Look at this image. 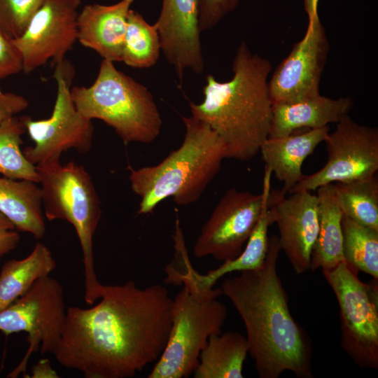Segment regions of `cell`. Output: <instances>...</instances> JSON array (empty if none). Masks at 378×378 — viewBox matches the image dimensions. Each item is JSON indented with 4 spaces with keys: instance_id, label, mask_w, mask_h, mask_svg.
<instances>
[{
    "instance_id": "obj_1",
    "label": "cell",
    "mask_w": 378,
    "mask_h": 378,
    "mask_svg": "<svg viewBox=\"0 0 378 378\" xmlns=\"http://www.w3.org/2000/svg\"><path fill=\"white\" fill-rule=\"evenodd\" d=\"M173 299L160 284L104 285L100 302L66 309L53 353L86 378H128L156 362L172 326Z\"/></svg>"
},
{
    "instance_id": "obj_14",
    "label": "cell",
    "mask_w": 378,
    "mask_h": 378,
    "mask_svg": "<svg viewBox=\"0 0 378 378\" xmlns=\"http://www.w3.org/2000/svg\"><path fill=\"white\" fill-rule=\"evenodd\" d=\"M329 50L326 31L318 15L308 22L302 39L294 44L269 80L272 104L293 103L319 95Z\"/></svg>"
},
{
    "instance_id": "obj_31",
    "label": "cell",
    "mask_w": 378,
    "mask_h": 378,
    "mask_svg": "<svg viewBox=\"0 0 378 378\" xmlns=\"http://www.w3.org/2000/svg\"><path fill=\"white\" fill-rule=\"evenodd\" d=\"M23 69L22 55L10 38L0 29V80Z\"/></svg>"
},
{
    "instance_id": "obj_35",
    "label": "cell",
    "mask_w": 378,
    "mask_h": 378,
    "mask_svg": "<svg viewBox=\"0 0 378 378\" xmlns=\"http://www.w3.org/2000/svg\"><path fill=\"white\" fill-rule=\"evenodd\" d=\"M319 0H304V10L310 21L318 16V5Z\"/></svg>"
},
{
    "instance_id": "obj_16",
    "label": "cell",
    "mask_w": 378,
    "mask_h": 378,
    "mask_svg": "<svg viewBox=\"0 0 378 378\" xmlns=\"http://www.w3.org/2000/svg\"><path fill=\"white\" fill-rule=\"evenodd\" d=\"M272 172L265 168L262 192L264 202L258 223L246 241V246L236 258L223 261L217 268L200 274L192 267L186 248L177 253L173 265L165 268V284L183 285L190 290L204 293L211 290L217 281L226 274L251 270L265 261L269 244L268 230L271 223L268 216V199Z\"/></svg>"
},
{
    "instance_id": "obj_3",
    "label": "cell",
    "mask_w": 378,
    "mask_h": 378,
    "mask_svg": "<svg viewBox=\"0 0 378 378\" xmlns=\"http://www.w3.org/2000/svg\"><path fill=\"white\" fill-rule=\"evenodd\" d=\"M271 62L252 53L241 41L232 63L233 75L220 82L209 74L203 101L190 103L192 115L204 121L226 146V158L248 161L268 138L272 116L269 92Z\"/></svg>"
},
{
    "instance_id": "obj_13",
    "label": "cell",
    "mask_w": 378,
    "mask_h": 378,
    "mask_svg": "<svg viewBox=\"0 0 378 378\" xmlns=\"http://www.w3.org/2000/svg\"><path fill=\"white\" fill-rule=\"evenodd\" d=\"M80 0H44L23 34L13 39L22 57V71L29 74L48 61L65 59L77 41Z\"/></svg>"
},
{
    "instance_id": "obj_23",
    "label": "cell",
    "mask_w": 378,
    "mask_h": 378,
    "mask_svg": "<svg viewBox=\"0 0 378 378\" xmlns=\"http://www.w3.org/2000/svg\"><path fill=\"white\" fill-rule=\"evenodd\" d=\"M248 354L246 336L230 331L211 335L200 353L195 378H242Z\"/></svg>"
},
{
    "instance_id": "obj_30",
    "label": "cell",
    "mask_w": 378,
    "mask_h": 378,
    "mask_svg": "<svg viewBox=\"0 0 378 378\" xmlns=\"http://www.w3.org/2000/svg\"><path fill=\"white\" fill-rule=\"evenodd\" d=\"M240 0H199L198 23L200 31L215 27L229 13L234 10Z\"/></svg>"
},
{
    "instance_id": "obj_24",
    "label": "cell",
    "mask_w": 378,
    "mask_h": 378,
    "mask_svg": "<svg viewBox=\"0 0 378 378\" xmlns=\"http://www.w3.org/2000/svg\"><path fill=\"white\" fill-rule=\"evenodd\" d=\"M56 266L50 249L40 242L26 258L6 262L0 272V311L24 295L38 279L48 276Z\"/></svg>"
},
{
    "instance_id": "obj_7",
    "label": "cell",
    "mask_w": 378,
    "mask_h": 378,
    "mask_svg": "<svg viewBox=\"0 0 378 378\" xmlns=\"http://www.w3.org/2000/svg\"><path fill=\"white\" fill-rule=\"evenodd\" d=\"M173 299L172 326L165 348L148 378H182L197 368L209 338L222 332L227 312L218 300L220 288L197 293L182 285Z\"/></svg>"
},
{
    "instance_id": "obj_33",
    "label": "cell",
    "mask_w": 378,
    "mask_h": 378,
    "mask_svg": "<svg viewBox=\"0 0 378 378\" xmlns=\"http://www.w3.org/2000/svg\"><path fill=\"white\" fill-rule=\"evenodd\" d=\"M20 236L14 225L0 212V256L14 250Z\"/></svg>"
},
{
    "instance_id": "obj_19",
    "label": "cell",
    "mask_w": 378,
    "mask_h": 378,
    "mask_svg": "<svg viewBox=\"0 0 378 378\" xmlns=\"http://www.w3.org/2000/svg\"><path fill=\"white\" fill-rule=\"evenodd\" d=\"M329 127L311 129L307 132L294 133L281 137H268L261 145V153L265 167L283 182L281 191L289 192L302 178V164L316 148L325 141Z\"/></svg>"
},
{
    "instance_id": "obj_10",
    "label": "cell",
    "mask_w": 378,
    "mask_h": 378,
    "mask_svg": "<svg viewBox=\"0 0 378 378\" xmlns=\"http://www.w3.org/2000/svg\"><path fill=\"white\" fill-rule=\"evenodd\" d=\"M66 309L60 283L49 276L38 279L31 288L0 311V331L6 335L26 332L29 348L8 377L25 372L29 358L40 348L42 355L53 354L60 339Z\"/></svg>"
},
{
    "instance_id": "obj_11",
    "label": "cell",
    "mask_w": 378,
    "mask_h": 378,
    "mask_svg": "<svg viewBox=\"0 0 378 378\" xmlns=\"http://www.w3.org/2000/svg\"><path fill=\"white\" fill-rule=\"evenodd\" d=\"M325 142L326 164L318 172L304 175L289 193L335 183H348L372 177L378 170V129L360 125L348 115L336 123Z\"/></svg>"
},
{
    "instance_id": "obj_15",
    "label": "cell",
    "mask_w": 378,
    "mask_h": 378,
    "mask_svg": "<svg viewBox=\"0 0 378 378\" xmlns=\"http://www.w3.org/2000/svg\"><path fill=\"white\" fill-rule=\"evenodd\" d=\"M281 190H270L268 216L276 223L281 251L295 274L310 270L312 252L316 242L319 218L316 194L302 190L286 196Z\"/></svg>"
},
{
    "instance_id": "obj_28",
    "label": "cell",
    "mask_w": 378,
    "mask_h": 378,
    "mask_svg": "<svg viewBox=\"0 0 378 378\" xmlns=\"http://www.w3.org/2000/svg\"><path fill=\"white\" fill-rule=\"evenodd\" d=\"M25 132L24 115H15L0 123V174L11 179L38 183L36 166L26 159L20 148Z\"/></svg>"
},
{
    "instance_id": "obj_25",
    "label": "cell",
    "mask_w": 378,
    "mask_h": 378,
    "mask_svg": "<svg viewBox=\"0 0 378 378\" xmlns=\"http://www.w3.org/2000/svg\"><path fill=\"white\" fill-rule=\"evenodd\" d=\"M333 187L336 200L343 216L378 230L377 175L348 183H335Z\"/></svg>"
},
{
    "instance_id": "obj_8",
    "label": "cell",
    "mask_w": 378,
    "mask_h": 378,
    "mask_svg": "<svg viewBox=\"0 0 378 378\" xmlns=\"http://www.w3.org/2000/svg\"><path fill=\"white\" fill-rule=\"evenodd\" d=\"M340 310L341 346L362 368H378L377 280L365 284L345 261L322 270Z\"/></svg>"
},
{
    "instance_id": "obj_17",
    "label": "cell",
    "mask_w": 378,
    "mask_h": 378,
    "mask_svg": "<svg viewBox=\"0 0 378 378\" xmlns=\"http://www.w3.org/2000/svg\"><path fill=\"white\" fill-rule=\"evenodd\" d=\"M198 7L199 0H162L155 23L161 50L181 82L186 70L197 74L204 71Z\"/></svg>"
},
{
    "instance_id": "obj_21",
    "label": "cell",
    "mask_w": 378,
    "mask_h": 378,
    "mask_svg": "<svg viewBox=\"0 0 378 378\" xmlns=\"http://www.w3.org/2000/svg\"><path fill=\"white\" fill-rule=\"evenodd\" d=\"M36 182L0 178V212L20 232L41 239L46 232L41 189Z\"/></svg>"
},
{
    "instance_id": "obj_27",
    "label": "cell",
    "mask_w": 378,
    "mask_h": 378,
    "mask_svg": "<svg viewBox=\"0 0 378 378\" xmlns=\"http://www.w3.org/2000/svg\"><path fill=\"white\" fill-rule=\"evenodd\" d=\"M344 261L378 279V230L345 216L342 219Z\"/></svg>"
},
{
    "instance_id": "obj_34",
    "label": "cell",
    "mask_w": 378,
    "mask_h": 378,
    "mask_svg": "<svg viewBox=\"0 0 378 378\" xmlns=\"http://www.w3.org/2000/svg\"><path fill=\"white\" fill-rule=\"evenodd\" d=\"M31 377L44 378V377H59L57 372L52 368L50 363L48 359H41L34 366L32 369Z\"/></svg>"
},
{
    "instance_id": "obj_5",
    "label": "cell",
    "mask_w": 378,
    "mask_h": 378,
    "mask_svg": "<svg viewBox=\"0 0 378 378\" xmlns=\"http://www.w3.org/2000/svg\"><path fill=\"white\" fill-rule=\"evenodd\" d=\"M113 63L103 59L91 85L71 88L75 106L85 118L101 120L112 127L125 144H150L162 124L153 95Z\"/></svg>"
},
{
    "instance_id": "obj_6",
    "label": "cell",
    "mask_w": 378,
    "mask_h": 378,
    "mask_svg": "<svg viewBox=\"0 0 378 378\" xmlns=\"http://www.w3.org/2000/svg\"><path fill=\"white\" fill-rule=\"evenodd\" d=\"M46 217L49 220H64L71 223L78 237L83 252L85 301L94 304L100 299L104 285L94 271L93 237L102 210L92 178L83 166L60 160L35 165Z\"/></svg>"
},
{
    "instance_id": "obj_36",
    "label": "cell",
    "mask_w": 378,
    "mask_h": 378,
    "mask_svg": "<svg viewBox=\"0 0 378 378\" xmlns=\"http://www.w3.org/2000/svg\"><path fill=\"white\" fill-rule=\"evenodd\" d=\"M0 258H1V256H0Z\"/></svg>"
},
{
    "instance_id": "obj_22",
    "label": "cell",
    "mask_w": 378,
    "mask_h": 378,
    "mask_svg": "<svg viewBox=\"0 0 378 378\" xmlns=\"http://www.w3.org/2000/svg\"><path fill=\"white\" fill-rule=\"evenodd\" d=\"M319 229L310 262V270H327L344 261L342 247L343 214L336 200L333 183L316 189Z\"/></svg>"
},
{
    "instance_id": "obj_29",
    "label": "cell",
    "mask_w": 378,
    "mask_h": 378,
    "mask_svg": "<svg viewBox=\"0 0 378 378\" xmlns=\"http://www.w3.org/2000/svg\"><path fill=\"white\" fill-rule=\"evenodd\" d=\"M44 0H0V29L10 38L20 37Z\"/></svg>"
},
{
    "instance_id": "obj_32",
    "label": "cell",
    "mask_w": 378,
    "mask_h": 378,
    "mask_svg": "<svg viewBox=\"0 0 378 378\" xmlns=\"http://www.w3.org/2000/svg\"><path fill=\"white\" fill-rule=\"evenodd\" d=\"M29 106L27 99L13 92H3L0 88V123L15 116Z\"/></svg>"
},
{
    "instance_id": "obj_9",
    "label": "cell",
    "mask_w": 378,
    "mask_h": 378,
    "mask_svg": "<svg viewBox=\"0 0 378 378\" xmlns=\"http://www.w3.org/2000/svg\"><path fill=\"white\" fill-rule=\"evenodd\" d=\"M55 65L53 78L57 83V96L51 115L37 120L24 115L26 132L35 145L27 147L22 152L34 165L60 160L62 152L69 148L85 153L92 146V120L80 113L71 94L74 68L66 59Z\"/></svg>"
},
{
    "instance_id": "obj_20",
    "label": "cell",
    "mask_w": 378,
    "mask_h": 378,
    "mask_svg": "<svg viewBox=\"0 0 378 378\" xmlns=\"http://www.w3.org/2000/svg\"><path fill=\"white\" fill-rule=\"evenodd\" d=\"M353 106L349 97L332 99L321 94L302 101L272 105L269 136H285L302 128L316 129L337 123Z\"/></svg>"
},
{
    "instance_id": "obj_12",
    "label": "cell",
    "mask_w": 378,
    "mask_h": 378,
    "mask_svg": "<svg viewBox=\"0 0 378 378\" xmlns=\"http://www.w3.org/2000/svg\"><path fill=\"white\" fill-rule=\"evenodd\" d=\"M264 195L228 190L202 227L192 248L197 258L218 261L237 257L260 218Z\"/></svg>"
},
{
    "instance_id": "obj_4",
    "label": "cell",
    "mask_w": 378,
    "mask_h": 378,
    "mask_svg": "<svg viewBox=\"0 0 378 378\" xmlns=\"http://www.w3.org/2000/svg\"><path fill=\"white\" fill-rule=\"evenodd\" d=\"M182 120L186 132L178 148L156 165L130 168L131 189L141 199L139 214L152 213L169 197L178 206L197 202L226 158L224 142L208 124L192 115Z\"/></svg>"
},
{
    "instance_id": "obj_2",
    "label": "cell",
    "mask_w": 378,
    "mask_h": 378,
    "mask_svg": "<svg viewBox=\"0 0 378 378\" xmlns=\"http://www.w3.org/2000/svg\"><path fill=\"white\" fill-rule=\"evenodd\" d=\"M281 251L278 236L272 234L262 265L225 278L220 288L244 323L248 354L259 377L277 378L290 371L311 378L308 339L291 315L277 272Z\"/></svg>"
},
{
    "instance_id": "obj_26",
    "label": "cell",
    "mask_w": 378,
    "mask_h": 378,
    "mask_svg": "<svg viewBox=\"0 0 378 378\" xmlns=\"http://www.w3.org/2000/svg\"><path fill=\"white\" fill-rule=\"evenodd\" d=\"M160 50L156 24H149L139 12L130 9L121 62L132 68H149L157 63Z\"/></svg>"
},
{
    "instance_id": "obj_18",
    "label": "cell",
    "mask_w": 378,
    "mask_h": 378,
    "mask_svg": "<svg viewBox=\"0 0 378 378\" xmlns=\"http://www.w3.org/2000/svg\"><path fill=\"white\" fill-rule=\"evenodd\" d=\"M134 0L85 6L78 13L77 41L103 59L121 62L127 15Z\"/></svg>"
}]
</instances>
